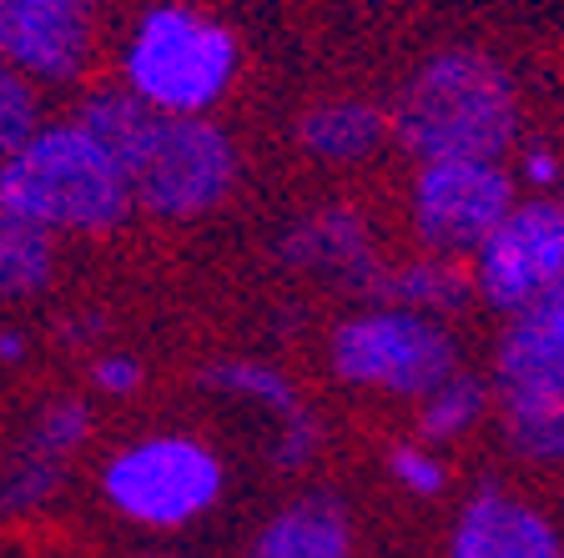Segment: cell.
Returning <instances> with one entry per match:
<instances>
[{
	"mask_svg": "<svg viewBox=\"0 0 564 558\" xmlns=\"http://www.w3.org/2000/svg\"><path fill=\"white\" fill-rule=\"evenodd\" d=\"M524 182L529 186H540V192H550V186H560V156L550 152V146H529L524 152Z\"/></svg>",
	"mask_w": 564,
	"mask_h": 558,
	"instance_id": "obj_25",
	"label": "cell"
},
{
	"mask_svg": "<svg viewBox=\"0 0 564 558\" xmlns=\"http://www.w3.org/2000/svg\"><path fill=\"white\" fill-rule=\"evenodd\" d=\"M202 387H212V393H223V397H237V403L268 407L272 418L282 423L278 453H272V463H278L282 473H297V468H307L317 458L323 428H317V418L307 413V403L297 397L293 378L282 368L252 362V358H227V362H212V368L202 372Z\"/></svg>",
	"mask_w": 564,
	"mask_h": 558,
	"instance_id": "obj_10",
	"label": "cell"
},
{
	"mask_svg": "<svg viewBox=\"0 0 564 558\" xmlns=\"http://www.w3.org/2000/svg\"><path fill=\"white\" fill-rule=\"evenodd\" d=\"M41 121H46L41 117V91H35L15 66L0 61V162H6Z\"/></svg>",
	"mask_w": 564,
	"mask_h": 558,
	"instance_id": "obj_22",
	"label": "cell"
},
{
	"mask_svg": "<svg viewBox=\"0 0 564 558\" xmlns=\"http://www.w3.org/2000/svg\"><path fill=\"white\" fill-rule=\"evenodd\" d=\"M0 211L51 237H96L131 217L127 176L76 121H41L0 162Z\"/></svg>",
	"mask_w": 564,
	"mask_h": 558,
	"instance_id": "obj_2",
	"label": "cell"
},
{
	"mask_svg": "<svg viewBox=\"0 0 564 558\" xmlns=\"http://www.w3.org/2000/svg\"><path fill=\"white\" fill-rule=\"evenodd\" d=\"M514 201V182L499 162H423L413 172L409 217L429 252L458 262L479 252Z\"/></svg>",
	"mask_w": 564,
	"mask_h": 558,
	"instance_id": "obj_7",
	"label": "cell"
},
{
	"mask_svg": "<svg viewBox=\"0 0 564 558\" xmlns=\"http://www.w3.org/2000/svg\"><path fill=\"white\" fill-rule=\"evenodd\" d=\"M25 348H31V342H25V332H15V327H6V332H0V362H21Z\"/></svg>",
	"mask_w": 564,
	"mask_h": 558,
	"instance_id": "obj_26",
	"label": "cell"
},
{
	"mask_svg": "<svg viewBox=\"0 0 564 558\" xmlns=\"http://www.w3.org/2000/svg\"><path fill=\"white\" fill-rule=\"evenodd\" d=\"M56 277V237L0 211V303H25Z\"/></svg>",
	"mask_w": 564,
	"mask_h": 558,
	"instance_id": "obj_18",
	"label": "cell"
},
{
	"mask_svg": "<svg viewBox=\"0 0 564 558\" xmlns=\"http://www.w3.org/2000/svg\"><path fill=\"white\" fill-rule=\"evenodd\" d=\"M564 362V282L540 292L529 307H519L514 322L505 327L499 352H494V378H524L540 368H560Z\"/></svg>",
	"mask_w": 564,
	"mask_h": 558,
	"instance_id": "obj_16",
	"label": "cell"
},
{
	"mask_svg": "<svg viewBox=\"0 0 564 558\" xmlns=\"http://www.w3.org/2000/svg\"><path fill=\"white\" fill-rule=\"evenodd\" d=\"M388 468H393V478H399L409 493H419V499H438V493L448 489L444 458L429 453V448H419V442H403V448H393Z\"/></svg>",
	"mask_w": 564,
	"mask_h": 558,
	"instance_id": "obj_23",
	"label": "cell"
},
{
	"mask_svg": "<svg viewBox=\"0 0 564 558\" xmlns=\"http://www.w3.org/2000/svg\"><path fill=\"white\" fill-rule=\"evenodd\" d=\"M505 438L529 463H564V362L499 383Z\"/></svg>",
	"mask_w": 564,
	"mask_h": 558,
	"instance_id": "obj_13",
	"label": "cell"
},
{
	"mask_svg": "<svg viewBox=\"0 0 564 558\" xmlns=\"http://www.w3.org/2000/svg\"><path fill=\"white\" fill-rule=\"evenodd\" d=\"M448 558H564V544L540 508L509 499L499 483L479 489L454 524Z\"/></svg>",
	"mask_w": 564,
	"mask_h": 558,
	"instance_id": "obj_11",
	"label": "cell"
},
{
	"mask_svg": "<svg viewBox=\"0 0 564 558\" xmlns=\"http://www.w3.org/2000/svg\"><path fill=\"white\" fill-rule=\"evenodd\" d=\"M388 136L413 162H505L519 136L509 70L484 51L429 56L388 111Z\"/></svg>",
	"mask_w": 564,
	"mask_h": 558,
	"instance_id": "obj_1",
	"label": "cell"
},
{
	"mask_svg": "<svg viewBox=\"0 0 564 558\" xmlns=\"http://www.w3.org/2000/svg\"><path fill=\"white\" fill-rule=\"evenodd\" d=\"M91 383L106 397H131L141 387V362L127 352H101V358H91Z\"/></svg>",
	"mask_w": 564,
	"mask_h": 558,
	"instance_id": "obj_24",
	"label": "cell"
},
{
	"mask_svg": "<svg viewBox=\"0 0 564 558\" xmlns=\"http://www.w3.org/2000/svg\"><path fill=\"white\" fill-rule=\"evenodd\" d=\"M137 558H176V554H137Z\"/></svg>",
	"mask_w": 564,
	"mask_h": 558,
	"instance_id": "obj_27",
	"label": "cell"
},
{
	"mask_svg": "<svg viewBox=\"0 0 564 558\" xmlns=\"http://www.w3.org/2000/svg\"><path fill=\"white\" fill-rule=\"evenodd\" d=\"M227 468L202 438L192 433H152L106 458L101 468V499L117 518L137 528H172L197 524L202 513L223 503Z\"/></svg>",
	"mask_w": 564,
	"mask_h": 558,
	"instance_id": "obj_5",
	"label": "cell"
},
{
	"mask_svg": "<svg viewBox=\"0 0 564 558\" xmlns=\"http://www.w3.org/2000/svg\"><path fill=\"white\" fill-rule=\"evenodd\" d=\"M91 438V407L76 403V397H56L31 418V428L21 433L25 448H35L51 463H70L82 453V442Z\"/></svg>",
	"mask_w": 564,
	"mask_h": 558,
	"instance_id": "obj_21",
	"label": "cell"
},
{
	"mask_svg": "<svg viewBox=\"0 0 564 558\" xmlns=\"http://www.w3.org/2000/svg\"><path fill=\"white\" fill-rule=\"evenodd\" d=\"M423 413H419V428L423 438L434 442H448V438H464L474 423L484 418V407H489V387L469 372H454L448 383H438L429 397H419Z\"/></svg>",
	"mask_w": 564,
	"mask_h": 558,
	"instance_id": "obj_19",
	"label": "cell"
},
{
	"mask_svg": "<svg viewBox=\"0 0 564 558\" xmlns=\"http://www.w3.org/2000/svg\"><path fill=\"white\" fill-rule=\"evenodd\" d=\"M237 76V35L187 0H156L121 46V91L162 117H212Z\"/></svg>",
	"mask_w": 564,
	"mask_h": 558,
	"instance_id": "obj_3",
	"label": "cell"
},
{
	"mask_svg": "<svg viewBox=\"0 0 564 558\" xmlns=\"http://www.w3.org/2000/svg\"><path fill=\"white\" fill-rule=\"evenodd\" d=\"M242 558H352L348 513L328 493H307L272 513Z\"/></svg>",
	"mask_w": 564,
	"mask_h": 558,
	"instance_id": "obj_14",
	"label": "cell"
},
{
	"mask_svg": "<svg viewBox=\"0 0 564 558\" xmlns=\"http://www.w3.org/2000/svg\"><path fill=\"white\" fill-rule=\"evenodd\" d=\"M282 256L307 277H333V282H364L373 287L378 262H373V237H368L364 217L348 207H323L307 211L293 232L282 237Z\"/></svg>",
	"mask_w": 564,
	"mask_h": 558,
	"instance_id": "obj_12",
	"label": "cell"
},
{
	"mask_svg": "<svg viewBox=\"0 0 564 558\" xmlns=\"http://www.w3.org/2000/svg\"><path fill=\"white\" fill-rule=\"evenodd\" d=\"M474 297L514 317L540 292L564 282V211L554 201H514L474 252Z\"/></svg>",
	"mask_w": 564,
	"mask_h": 558,
	"instance_id": "obj_8",
	"label": "cell"
},
{
	"mask_svg": "<svg viewBox=\"0 0 564 558\" xmlns=\"http://www.w3.org/2000/svg\"><path fill=\"white\" fill-rule=\"evenodd\" d=\"M131 207L166 221L217 211L237 186V146L212 117H152L121 156Z\"/></svg>",
	"mask_w": 564,
	"mask_h": 558,
	"instance_id": "obj_4",
	"label": "cell"
},
{
	"mask_svg": "<svg viewBox=\"0 0 564 558\" xmlns=\"http://www.w3.org/2000/svg\"><path fill=\"white\" fill-rule=\"evenodd\" d=\"M328 362L333 378H343L348 387L388 397H429L458 372V342L438 317L378 303L333 327Z\"/></svg>",
	"mask_w": 564,
	"mask_h": 558,
	"instance_id": "obj_6",
	"label": "cell"
},
{
	"mask_svg": "<svg viewBox=\"0 0 564 558\" xmlns=\"http://www.w3.org/2000/svg\"><path fill=\"white\" fill-rule=\"evenodd\" d=\"M373 292L388 307H409L423 317H454L469 307L474 277L458 267L454 256H423V262H403V267H378Z\"/></svg>",
	"mask_w": 564,
	"mask_h": 558,
	"instance_id": "obj_17",
	"label": "cell"
},
{
	"mask_svg": "<svg viewBox=\"0 0 564 558\" xmlns=\"http://www.w3.org/2000/svg\"><path fill=\"white\" fill-rule=\"evenodd\" d=\"M96 41V0H0V61L31 86L82 81Z\"/></svg>",
	"mask_w": 564,
	"mask_h": 558,
	"instance_id": "obj_9",
	"label": "cell"
},
{
	"mask_svg": "<svg viewBox=\"0 0 564 558\" xmlns=\"http://www.w3.org/2000/svg\"><path fill=\"white\" fill-rule=\"evenodd\" d=\"M554 207H560V211H564V192H560V197H554Z\"/></svg>",
	"mask_w": 564,
	"mask_h": 558,
	"instance_id": "obj_28",
	"label": "cell"
},
{
	"mask_svg": "<svg viewBox=\"0 0 564 558\" xmlns=\"http://www.w3.org/2000/svg\"><path fill=\"white\" fill-rule=\"evenodd\" d=\"M66 463H51L35 448L15 442L11 453H0V513H31L61 489Z\"/></svg>",
	"mask_w": 564,
	"mask_h": 558,
	"instance_id": "obj_20",
	"label": "cell"
},
{
	"mask_svg": "<svg viewBox=\"0 0 564 558\" xmlns=\"http://www.w3.org/2000/svg\"><path fill=\"white\" fill-rule=\"evenodd\" d=\"M297 136H303V152L313 162L352 166V162H364V156H373L388 141V111L358 101V96H338V101L313 106L297 121Z\"/></svg>",
	"mask_w": 564,
	"mask_h": 558,
	"instance_id": "obj_15",
	"label": "cell"
}]
</instances>
